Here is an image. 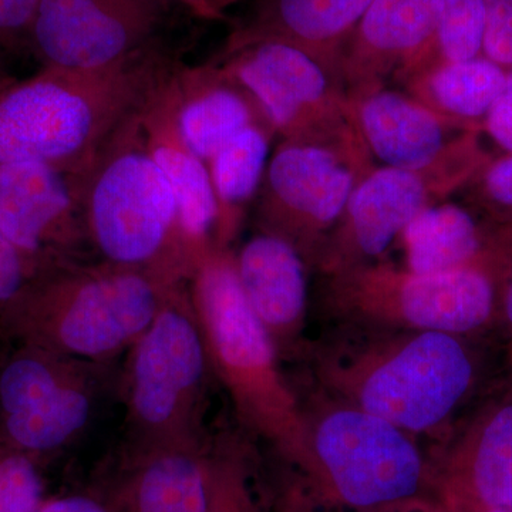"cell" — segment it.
I'll use <instances>...</instances> for the list:
<instances>
[{"mask_svg": "<svg viewBox=\"0 0 512 512\" xmlns=\"http://www.w3.org/2000/svg\"><path fill=\"white\" fill-rule=\"evenodd\" d=\"M471 340L431 330L333 325L309 343L303 360L319 392L441 444L480 384L483 363Z\"/></svg>", "mask_w": 512, "mask_h": 512, "instance_id": "cell-1", "label": "cell"}, {"mask_svg": "<svg viewBox=\"0 0 512 512\" xmlns=\"http://www.w3.org/2000/svg\"><path fill=\"white\" fill-rule=\"evenodd\" d=\"M175 69L150 46L93 72L43 69L0 92V165L87 171L121 124L143 109Z\"/></svg>", "mask_w": 512, "mask_h": 512, "instance_id": "cell-2", "label": "cell"}, {"mask_svg": "<svg viewBox=\"0 0 512 512\" xmlns=\"http://www.w3.org/2000/svg\"><path fill=\"white\" fill-rule=\"evenodd\" d=\"M305 451L276 494L323 511L379 510L431 497L430 454L421 441L325 393L302 399Z\"/></svg>", "mask_w": 512, "mask_h": 512, "instance_id": "cell-3", "label": "cell"}, {"mask_svg": "<svg viewBox=\"0 0 512 512\" xmlns=\"http://www.w3.org/2000/svg\"><path fill=\"white\" fill-rule=\"evenodd\" d=\"M187 284L212 377L224 387L242 427L268 444L285 470H292L305 451L302 399L245 298L234 252L212 245L195 259Z\"/></svg>", "mask_w": 512, "mask_h": 512, "instance_id": "cell-4", "label": "cell"}, {"mask_svg": "<svg viewBox=\"0 0 512 512\" xmlns=\"http://www.w3.org/2000/svg\"><path fill=\"white\" fill-rule=\"evenodd\" d=\"M170 276L100 261L37 278L10 306L2 338L103 366L128 353L156 318Z\"/></svg>", "mask_w": 512, "mask_h": 512, "instance_id": "cell-5", "label": "cell"}, {"mask_svg": "<svg viewBox=\"0 0 512 512\" xmlns=\"http://www.w3.org/2000/svg\"><path fill=\"white\" fill-rule=\"evenodd\" d=\"M143 109L121 124L87 171V234L100 261L188 279L177 205L148 148Z\"/></svg>", "mask_w": 512, "mask_h": 512, "instance_id": "cell-6", "label": "cell"}, {"mask_svg": "<svg viewBox=\"0 0 512 512\" xmlns=\"http://www.w3.org/2000/svg\"><path fill=\"white\" fill-rule=\"evenodd\" d=\"M325 278L320 308L332 325L431 330L473 339L497 328L498 279L488 247L474 264L443 274L373 262Z\"/></svg>", "mask_w": 512, "mask_h": 512, "instance_id": "cell-7", "label": "cell"}, {"mask_svg": "<svg viewBox=\"0 0 512 512\" xmlns=\"http://www.w3.org/2000/svg\"><path fill=\"white\" fill-rule=\"evenodd\" d=\"M211 377L187 281L175 282L128 352L124 448L205 443L202 417Z\"/></svg>", "mask_w": 512, "mask_h": 512, "instance_id": "cell-8", "label": "cell"}, {"mask_svg": "<svg viewBox=\"0 0 512 512\" xmlns=\"http://www.w3.org/2000/svg\"><path fill=\"white\" fill-rule=\"evenodd\" d=\"M16 345L0 367V439L43 463L89 426L101 366Z\"/></svg>", "mask_w": 512, "mask_h": 512, "instance_id": "cell-9", "label": "cell"}, {"mask_svg": "<svg viewBox=\"0 0 512 512\" xmlns=\"http://www.w3.org/2000/svg\"><path fill=\"white\" fill-rule=\"evenodd\" d=\"M168 0H40L30 49L43 69H109L153 46Z\"/></svg>", "mask_w": 512, "mask_h": 512, "instance_id": "cell-10", "label": "cell"}, {"mask_svg": "<svg viewBox=\"0 0 512 512\" xmlns=\"http://www.w3.org/2000/svg\"><path fill=\"white\" fill-rule=\"evenodd\" d=\"M355 187V175L332 148L284 141L266 168L261 231L285 239L313 265Z\"/></svg>", "mask_w": 512, "mask_h": 512, "instance_id": "cell-11", "label": "cell"}, {"mask_svg": "<svg viewBox=\"0 0 512 512\" xmlns=\"http://www.w3.org/2000/svg\"><path fill=\"white\" fill-rule=\"evenodd\" d=\"M87 171L0 165V232L46 274L80 264L92 248L84 217Z\"/></svg>", "mask_w": 512, "mask_h": 512, "instance_id": "cell-12", "label": "cell"}, {"mask_svg": "<svg viewBox=\"0 0 512 512\" xmlns=\"http://www.w3.org/2000/svg\"><path fill=\"white\" fill-rule=\"evenodd\" d=\"M225 70L254 101L259 116L291 143H318L335 130L342 103L330 86L326 67L298 47L258 42L225 52Z\"/></svg>", "mask_w": 512, "mask_h": 512, "instance_id": "cell-13", "label": "cell"}, {"mask_svg": "<svg viewBox=\"0 0 512 512\" xmlns=\"http://www.w3.org/2000/svg\"><path fill=\"white\" fill-rule=\"evenodd\" d=\"M444 512L512 511V389L488 400L430 453Z\"/></svg>", "mask_w": 512, "mask_h": 512, "instance_id": "cell-14", "label": "cell"}, {"mask_svg": "<svg viewBox=\"0 0 512 512\" xmlns=\"http://www.w3.org/2000/svg\"><path fill=\"white\" fill-rule=\"evenodd\" d=\"M429 171L384 167L356 184L338 227L315 259L323 275L373 264L430 205Z\"/></svg>", "mask_w": 512, "mask_h": 512, "instance_id": "cell-15", "label": "cell"}, {"mask_svg": "<svg viewBox=\"0 0 512 512\" xmlns=\"http://www.w3.org/2000/svg\"><path fill=\"white\" fill-rule=\"evenodd\" d=\"M239 284L252 312L284 360H303L309 348L308 264L285 239L259 231L234 252Z\"/></svg>", "mask_w": 512, "mask_h": 512, "instance_id": "cell-16", "label": "cell"}, {"mask_svg": "<svg viewBox=\"0 0 512 512\" xmlns=\"http://www.w3.org/2000/svg\"><path fill=\"white\" fill-rule=\"evenodd\" d=\"M207 443L124 448L92 493L111 512H205Z\"/></svg>", "mask_w": 512, "mask_h": 512, "instance_id": "cell-17", "label": "cell"}, {"mask_svg": "<svg viewBox=\"0 0 512 512\" xmlns=\"http://www.w3.org/2000/svg\"><path fill=\"white\" fill-rule=\"evenodd\" d=\"M167 80L144 106L141 120L148 148L173 192L191 271L195 259L217 244L218 207L207 163L175 126Z\"/></svg>", "mask_w": 512, "mask_h": 512, "instance_id": "cell-18", "label": "cell"}, {"mask_svg": "<svg viewBox=\"0 0 512 512\" xmlns=\"http://www.w3.org/2000/svg\"><path fill=\"white\" fill-rule=\"evenodd\" d=\"M356 113L367 147L384 167L437 170L450 154L471 144L470 134L451 140V124H446L450 119L390 90H367Z\"/></svg>", "mask_w": 512, "mask_h": 512, "instance_id": "cell-19", "label": "cell"}, {"mask_svg": "<svg viewBox=\"0 0 512 512\" xmlns=\"http://www.w3.org/2000/svg\"><path fill=\"white\" fill-rule=\"evenodd\" d=\"M167 94L181 137L205 163L244 128L264 121L251 97L218 63L175 67Z\"/></svg>", "mask_w": 512, "mask_h": 512, "instance_id": "cell-20", "label": "cell"}, {"mask_svg": "<svg viewBox=\"0 0 512 512\" xmlns=\"http://www.w3.org/2000/svg\"><path fill=\"white\" fill-rule=\"evenodd\" d=\"M372 0H261L229 39L227 50L281 42L326 63L336 59Z\"/></svg>", "mask_w": 512, "mask_h": 512, "instance_id": "cell-21", "label": "cell"}, {"mask_svg": "<svg viewBox=\"0 0 512 512\" xmlns=\"http://www.w3.org/2000/svg\"><path fill=\"white\" fill-rule=\"evenodd\" d=\"M441 0H372L342 55L352 76L419 62L433 49Z\"/></svg>", "mask_w": 512, "mask_h": 512, "instance_id": "cell-22", "label": "cell"}, {"mask_svg": "<svg viewBox=\"0 0 512 512\" xmlns=\"http://www.w3.org/2000/svg\"><path fill=\"white\" fill-rule=\"evenodd\" d=\"M494 231L461 205H429L400 237L406 269L443 274L474 264L484 255Z\"/></svg>", "mask_w": 512, "mask_h": 512, "instance_id": "cell-23", "label": "cell"}, {"mask_svg": "<svg viewBox=\"0 0 512 512\" xmlns=\"http://www.w3.org/2000/svg\"><path fill=\"white\" fill-rule=\"evenodd\" d=\"M271 128L256 121L228 141L208 161L218 207L217 244L229 248L249 202L265 180Z\"/></svg>", "mask_w": 512, "mask_h": 512, "instance_id": "cell-24", "label": "cell"}, {"mask_svg": "<svg viewBox=\"0 0 512 512\" xmlns=\"http://www.w3.org/2000/svg\"><path fill=\"white\" fill-rule=\"evenodd\" d=\"M205 512H274V490L248 437L224 431L208 440Z\"/></svg>", "mask_w": 512, "mask_h": 512, "instance_id": "cell-25", "label": "cell"}, {"mask_svg": "<svg viewBox=\"0 0 512 512\" xmlns=\"http://www.w3.org/2000/svg\"><path fill=\"white\" fill-rule=\"evenodd\" d=\"M508 72L484 56L441 63L427 80V96L446 119L485 120L503 92Z\"/></svg>", "mask_w": 512, "mask_h": 512, "instance_id": "cell-26", "label": "cell"}, {"mask_svg": "<svg viewBox=\"0 0 512 512\" xmlns=\"http://www.w3.org/2000/svg\"><path fill=\"white\" fill-rule=\"evenodd\" d=\"M484 26V0H441L433 45L441 63L483 56Z\"/></svg>", "mask_w": 512, "mask_h": 512, "instance_id": "cell-27", "label": "cell"}, {"mask_svg": "<svg viewBox=\"0 0 512 512\" xmlns=\"http://www.w3.org/2000/svg\"><path fill=\"white\" fill-rule=\"evenodd\" d=\"M42 464L0 439V512H36L46 500Z\"/></svg>", "mask_w": 512, "mask_h": 512, "instance_id": "cell-28", "label": "cell"}, {"mask_svg": "<svg viewBox=\"0 0 512 512\" xmlns=\"http://www.w3.org/2000/svg\"><path fill=\"white\" fill-rule=\"evenodd\" d=\"M45 274L0 232V339H3V319L10 306L18 301L37 278Z\"/></svg>", "mask_w": 512, "mask_h": 512, "instance_id": "cell-29", "label": "cell"}, {"mask_svg": "<svg viewBox=\"0 0 512 512\" xmlns=\"http://www.w3.org/2000/svg\"><path fill=\"white\" fill-rule=\"evenodd\" d=\"M478 198L494 228L512 225V154L485 168Z\"/></svg>", "mask_w": 512, "mask_h": 512, "instance_id": "cell-30", "label": "cell"}, {"mask_svg": "<svg viewBox=\"0 0 512 512\" xmlns=\"http://www.w3.org/2000/svg\"><path fill=\"white\" fill-rule=\"evenodd\" d=\"M490 252L498 279L497 328L507 338L512 363V225L495 228Z\"/></svg>", "mask_w": 512, "mask_h": 512, "instance_id": "cell-31", "label": "cell"}, {"mask_svg": "<svg viewBox=\"0 0 512 512\" xmlns=\"http://www.w3.org/2000/svg\"><path fill=\"white\" fill-rule=\"evenodd\" d=\"M483 56L512 70V0H484Z\"/></svg>", "mask_w": 512, "mask_h": 512, "instance_id": "cell-32", "label": "cell"}, {"mask_svg": "<svg viewBox=\"0 0 512 512\" xmlns=\"http://www.w3.org/2000/svg\"><path fill=\"white\" fill-rule=\"evenodd\" d=\"M40 0H0V56L29 47Z\"/></svg>", "mask_w": 512, "mask_h": 512, "instance_id": "cell-33", "label": "cell"}, {"mask_svg": "<svg viewBox=\"0 0 512 512\" xmlns=\"http://www.w3.org/2000/svg\"><path fill=\"white\" fill-rule=\"evenodd\" d=\"M484 124L495 143L512 154V70L508 72L503 92L485 117Z\"/></svg>", "mask_w": 512, "mask_h": 512, "instance_id": "cell-34", "label": "cell"}, {"mask_svg": "<svg viewBox=\"0 0 512 512\" xmlns=\"http://www.w3.org/2000/svg\"><path fill=\"white\" fill-rule=\"evenodd\" d=\"M274 512H339L315 510V508L306 507L274 493ZM363 512H444L439 504L431 497L417 498V500L407 501V503L390 505V507L379 508V510Z\"/></svg>", "mask_w": 512, "mask_h": 512, "instance_id": "cell-35", "label": "cell"}, {"mask_svg": "<svg viewBox=\"0 0 512 512\" xmlns=\"http://www.w3.org/2000/svg\"><path fill=\"white\" fill-rule=\"evenodd\" d=\"M36 512H111L107 504L92 493H77L46 497Z\"/></svg>", "mask_w": 512, "mask_h": 512, "instance_id": "cell-36", "label": "cell"}, {"mask_svg": "<svg viewBox=\"0 0 512 512\" xmlns=\"http://www.w3.org/2000/svg\"><path fill=\"white\" fill-rule=\"evenodd\" d=\"M244 0H202L201 18H220L225 9L231 8Z\"/></svg>", "mask_w": 512, "mask_h": 512, "instance_id": "cell-37", "label": "cell"}, {"mask_svg": "<svg viewBox=\"0 0 512 512\" xmlns=\"http://www.w3.org/2000/svg\"><path fill=\"white\" fill-rule=\"evenodd\" d=\"M168 2L181 3V5L187 6L191 12L197 13L198 16H201L202 0H168Z\"/></svg>", "mask_w": 512, "mask_h": 512, "instance_id": "cell-38", "label": "cell"}, {"mask_svg": "<svg viewBox=\"0 0 512 512\" xmlns=\"http://www.w3.org/2000/svg\"><path fill=\"white\" fill-rule=\"evenodd\" d=\"M9 80L3 79V77H0V92H2L3 89H5L6 86L9 84Z\"/></svg>", "mask_w": 512, "mask_h": 512, "instance_id": "cell-39", "label": "cell"}, {"mask_svg": "<svg viewBox=\"0 0 512 512\" xmlns=\"http://www.w3.org/2000/svg\"><path fill=\"white\" fill-rule=\"evenodd\" d=\"M488 512H512V511H488Z\"/></svg>", "mask_w": 512, "mask_h": 512, "instance_id": "cell-40", "label": "cell"}]
</instances>
